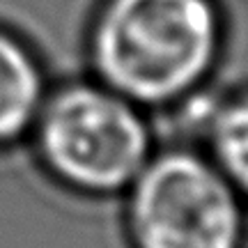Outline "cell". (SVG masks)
I'll list each match as a JSON object with an SVG mask.
<instances>
[{"instance_id": "6da1fadb", "label": "cell", "mask_w": 248, "mask_h": 248, "mask_svg": "<svg viewBox=\"0 0 248 248\" xmlns=\"http://www.w3.org/2000/svg\"><path fill=\"white\" fill-rule=\"evenodd\" d=\"M221 51L216 0H101L88 35V74L154 113L207 85Z\"/></svg>"}, {"instance_id": "7a4b0ae2", "label": "cell", "mask_w": 248, "mask_h": 248, "mask_svg": "<svg viewBox=\"0 0 248 248\" xmlns=\"http://www.w3.org/2000/svg\"><path fill=\"white\" fill-rule=\"evenodd\" d=\"M28 142L78 193L124 195L156 150L147 113L90 74L51 85Z\"/></svg>"}, {"instance_id": "3957f363", "label": "cell", "mask_w": 248, "mask_h": 248, "mask_svg": "<svg viewBox=\"0 0 248 248\" xmlns=\"http://www.w3.org/2000/svg\"><path fill=\"white\" fill-rule=\"evenodd\" d=\"M122 198L133 248H244L248 204L202 147H156Z\"/></svg>"}, {"instance_id": "277c9868", "label": "cell", "mask_w": 248, "mask_h": 248, "mask_svg": "<svg viewBox=\"0 0 248 248\" xmlns=\"http://www.w3.org/2000/svg\"><path fill=\"white\" fill-rule=\"evenodd\" d=\"M51 85V74L35 48L0 26V147L28 140Z\"/></svg>"}, {"instance_id": "5b68a950", "label": "cell", "mask_w": 248, "mask_h": 248, "mask_svg": "<svg viewBox=\"0 0 248 248\" xmlns=\"http://www.w3.org/2000/svg\"><path fill=\"white\" fill-rule=\"evenodd\" d=\"M202 150L248 204V88L221 99Z\"/></svg>"}]
</instances>
